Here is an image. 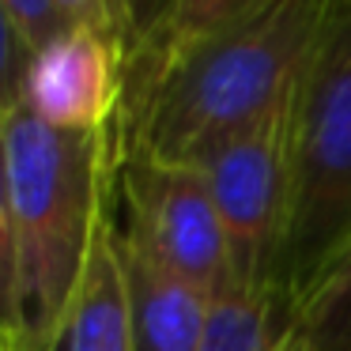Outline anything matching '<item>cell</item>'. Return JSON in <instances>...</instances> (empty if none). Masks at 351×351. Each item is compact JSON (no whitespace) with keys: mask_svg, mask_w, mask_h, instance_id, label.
I'll list each match as a JSON object with an SVG mask.
<instances>
[{"mask_svg":"<svg viewBox=\"0 0 351 351\" xmlns=\"http://www.w3.org/2000/svg\"><path fill=\"white\" fill-rule=\"evenodd\" d=\"M0 351H49L80 287L99 215L117 193L121 121L102 132H61L19 102H0Z\"/></svg>","mask_w":351,"mask_h":351,"instance_id":"1","label":"cell"},{"mask_svg":"<svg viewBox=\"0 0 351 351\" xmlns=\"http://www.w3.org/2000/svg\"><path fill=\"white\" fill-rule=\"evenodd\" d=\"M340 0H265L167 61L125 76V152L197 162L295 99Z\"/></svg>","mask_w":351,"mask_h":351,"instance_id":"2","label":"cell"},{"mask_svg":"<svg viewBox=\"0 0 351 351\" xmlns=\"http://www.w3.org/2000/svg\"><path fill=\"white\" fill-rule=\"evenodd\" d=\"M295 215L291 295L295 302L325 276L351 238V0H340L302 72L291 114Z\"/></svg>","mask_w":351,"mask_h":351,"instance_id":"3","label":"cell"},{"mask_svg":"<svg viewBox=\"0 0 351 351\" xmlns=\"http://www.w3.org/2000/svg\"><path fill=\"white\" fill-rule=\"evenodd\" d=\"M295 99L265 121L215 144L197 167L204 170L227 234L230 287L291 295V215H295ZM295 298V295H291Z\"/></svg>","mask_w":351,"mask_h":351,"instance_id":"4","label":"cell"},{"mask_svg":"<svg viewBox=\"0 0 351 351\" xmlns=\"http://www.w3.org/2000/svg\"><path fill=\"white\" fill-rule=\"evenodd\" d=\"M117 219L132 245L204 287L230 291V257L208 178L197 162H159L125 152L117 167Z\"/></svg>","mask_w":351,"mask_h":351,"instance_id":"5","label":"cell"},{"mask_svg":"<svg viewBox=\"0 0 351 351\" xmlns=\"http://www.w3.org/2000/svg\"><path fill=\"white\" fill-rule=\"evenodd\" d=\"M125 99V53L95 31L69 27L31 57L4 69V99L61 132L117 125Z\"/></svg>","mask_w":351,"mask_h":351,"instance_id":"6","label":"cell"},{"mask_svg":"<svg viewBox=\"0 0 351 351\" xmlns=\"http://www.w3.org/2000/svg\"><path fill=\"white\" fill-rule=\"evenodd\" d=\"M49 351H132V306L121 261L117 193L99 215L80 287Z\"/></svg>","mask_w":351,"mask_h":351,"instance_id":"7","label":"cell"},{"mask_svg":"<svg viewBox=\"0 0 351 351\" xmlns=\"http://www.w3.org/2000/svg\"><path fill=\"white\" fill-rule=\"evenodd\" d=\"M121 261L132 306V351H197L215 298L170 272L121 234Z\"/></svg>","mask_w":351,"mask_h":351,"instance_id":"8","label":"cell"},{"mask_svg":"<svg viewBox=\"0 0 351 351\" xmlns=\"http://www.w3.org/2000/svg\"><path fill=\"white\" fill-rule=\"evenodd\" d=\"M295 321L287 291H223L212 302L197 351H283Z\"/></svg>","mask_w":351,"mask_h":351,"instance_id":"9","label":"cell"},{"mask_svg":"<svg viewBox=\"0 0 351 351\" xmlns=\"http://www.w3.org/2000/svg\"><path fill=\"white\" fill-rule=\"evenodd\" d=\"M257 4L265 0H159L152 19L140 27V38L125 61V76L167 61L170 53L208 38L212 31L227 27L230 19L245 16Z\"/></svg>","mask_w":351,"mask_h":351,"instance_id":"10","label":"cell"},{"mask_svg":"<svg viewBox=\"0 0 351 351\" xmlns=\"http://www.w3.org/2000/svg\"><path fill=\"white\" fill-rule=\"evenodd\" d=\"M295 336L306 351H351V261L295 302Z\"/></svg>","mask_w":351,"mask_h":351,"instance_id":"11","label":"cell"},{"mask_svg":"<svg viewBox=\"0 0 351 351\" xmlns=\"http://www.w3.org/2000/svg\"><path fill=\"white\" fill-rule=\"evenodd\" d=\"M0 12H4V69L31 57L34 49L72 27L57 0H0Z\"/></svg>","mask_w":351,"mask_h":351,"instance_id":"12","label":"cell"},{"mask_svg":"<svg viewBox=\"0 0 351 351\" xmlns=\"http://www.w3.org/2000/svg\"><path fill=\"white\" fill-rule=\"evenodd\" d=\"M57 4L72 27H84V31H95L99 38L114 42L129 61L140 27H144L140 0H57Z\"/></svg>","mask_w":351,"mask_h":351,"instance_id":"13","label":"cell"},{"mask_svg":"<svg viewBox=\"0 0 351 351\" xmlns=\"http://www.w3.org/2000/svg\"><path fill=\"white\" fill-rule=\"evenodd\" d=\"M348 261H351V238H348V242H343V245H340V250H336V257H332V261H328V268H325V276H328V272H332V268H340V265H348ZM325 276H321V280H325ZM321 280H317V283H321ZM317 283H313V287H317ZM313 287H310V291H313Z\"/></svg>","mask_w":351,"mask_h":351,"instance_id":"14","label":"cell"},{"mask_svg":"<svg viewBox=\"0 0 351 351\" xmlns=\"http://www.w3.org/2000/svg\"><path fill=\"white\" fill-rule=\"evenodd\" d=\"M283 351H306V348H302V340L295 336V321H291V336H287V343H283Z\"/></svg>","mask_w":351,"mask_h":351,"instance_id":"15","label":"cell"}]
</instances>
